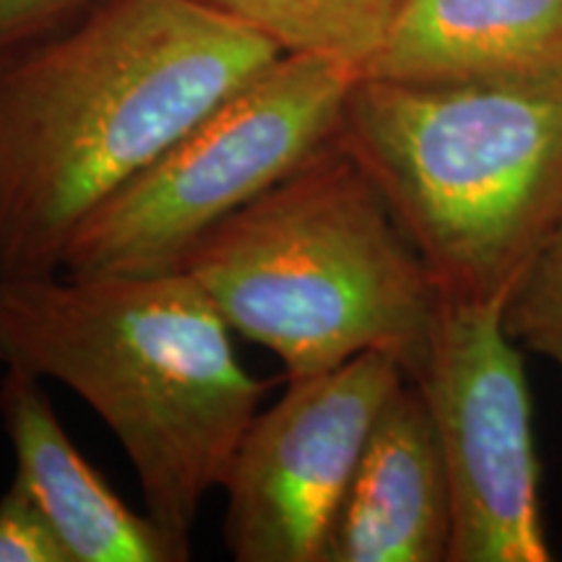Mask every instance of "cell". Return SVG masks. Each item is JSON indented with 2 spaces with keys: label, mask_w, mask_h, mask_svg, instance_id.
Segmentation results:
<instances>
[{
  "label": "cell",
  "mask_w": 562,
  "mask_h": 562,
  "mask_svg": "<svg viewBox=\"0 0 562 562\" xmlns=\"http://www.w3.org/2000/svg\"><path fill=\"white\" fill-rule=\"evenodd\" d=\"M281 55L201 0H100L0 58V277L63 271L91 211Z\"/></svg>",
  "instance_id": "6da1fadb"
},
{
  "label": "cell",
  "mask_w": 562,
  "mask_h": 562,
  "mask_svg": "<svg viewBox=\"0 0 562 562\" xmlns=\"http://www.w3.org/2000/svg\"><path fill=\"white\" fill-rule=\"evenodd\" d=\"M0 364L87 404L128 456L146 513L182 547L269 389L182 269L0 277Z\"/></svg>",
  "instance_id": "7a4b0ae2"
},
{
  "label": "cell",
  "mask_w": 562,
  "mask_h": 562,
  "mask_svg": "<svg viewBox=\"0 0 562 562\" xmlns=\"http://www.w3.org/2000/svg\"><path fill=\"white\" fill-rule=\"evenodd\" d=\"M180 269L284 381L368 351L412 375L438 313L430 271L341 136L211 229Z\"/></svg>",
  "instance_id": "3957f363"
},
{
  "label": "cell",
  "mask_w": 562,
  "mask_h": 562,
  "mask_svg": "<svg viewBox=\"0 0 562 562\" xmlns=\"http://www.w3.org/2000/svg\"><path fill=\"white\" fill-rule=\"evenodd\" d=\"M341 140L442 300H505L562 203V79L360 76Z\"/></svg>",
  "instance_id": "277c9868"
},
{
  "label": "cell",
  "mask_w": 562,
  "mask_h": 562,
  "mask_svg": "<svg viewBox=\"0 0 562 562\" xmlns=\"http://www.w3.org/2000/svg\"><path fill=\"white\" fill-rule=\"evenodd\" d=\"M360 74L284 53L76 229L68 273L178 271L195 245L339 136Z\"/></svg>",
  "instance_id": "5b68a950"
},
{
  "label": "cell",
  "mask_w": 562,
  "mask_h": 562,
  "mask_svg": "<svg viewBox=\"0 0 562 562\" xmlns=\"http://www.w3.org/2000/svg\"><path fill=\"white\" fill-rule=\"evenodd\" d=\"M505 300H442L412 381L451 484L448 562L552 560L539 501L531 396Z\"/></svg>",
  "instance_id": "8992f818"
},
{
  "label": "cell",
  "mask_w": 562,
  "mask_h": 562,
  "mask_svg": "<svg viewBox=\"0 0 562 562\" xmlns=\"http://www.w3.org/2000/svg\"><path fill=\"white\" fill-rule=\"evenodd\" d=\"M402 362L368 351L286 381L232 456L224 542L237 562H323L336 510L372 427L406 381Z\"/></svg>",
  "instance_id": "52a82bcc"
},
{
  "label": "cell",
  "mask_w": 562,
  "mask_h": 562,
  "mask_svg": "<svg viewBox=\"0 0 562 562\" xmlns=\"http://www.w3.org/2000/svg\"><path fill=\"white\" fill-rule=\"evenodd\" d=\"M451 484L412 378L372 427L336 510L323 562H448Z\"/></svg>",
  "instance_id": "ba28073f"
},
{
  "label": "cell",
  "mask_w": 562,
  "mask_h": 562,
  "mask_svg": "<svg viewBox=\"0 0 562 562\" xmlns=\"http://www.w3.org/2000/svg\"><path fill=\"white\" fill-rule=\"evenodd\" d=\"M40 378L3 370L0 425L9 438L16 474L45 513L70 562H186L182 547L154 521L112 492L83 459L42 389Z\"/></svg>",
  "instance_id": "9c48e42d"
},
{
  "label": "cell",
  "mask_w": 562,
  "mask_h": 562,
  "mask_svg": "<svg viewBox=\"0 0 562 562\" xmlns=\"http://www.w3.org/2000/svg\"><path fill=\"white\" fill-rule=\"evenodd\" d=\"M368 79H562V0H404Z\"/></svg>",
  "instance_id": "30bf717a"
},
{
  "label": "cell",
  "mask_w": 562,
  "mask_h": 562,
  "mask_svg": "<svg viewBox=\"0 0 562 562\" xmlns=\"http://www.w3.org/2000/svg\"><path fill=\"white\" fill-rule=\"evenodd\" d=\"M271 40L281 53L321 55L364 74L404 0H201Z\"/></svg>",
  "instance_id": "8fae6325"
},
{
  "label": "cell",
  "mask_w": 562,
  "mask_h": 562,
  "mask_svg": "<svg viewBox=\"0 0 562 562\" xmlns=\"http://www.w3.org/2000/svg\"><path fill=\"white\" fill-rule=\"evenodd\" d=\"M513 339L562 370V203L505 305Z\"/></svg>",
  "instance_id": "7c38bea8"
},
{
  "label": "cell",
  "mask_w": 562,
  "mask_h": 562,
  "mask_svg": "<svg viewBox=\"0 0 562 562\" xmlns=\"http://www.w3.org/2000/svg\"><path fill=\"white\" fill-rule=\"evenodd\" d=\"M0 562H70L45 513L19 482L0 495Z\"/></svg>",
  "instance_id": "4fadbf2b"
},
{
  "label": "cell",
  "mask_w": 562,
  "mask_h": 562,
  "mask_svg": "<svg viewBox=\"0 0 562 562\" xmlns=\"http://www.w3.org/2000/svg\"><path fill=\"white\" fill-rule=\"evenodd\" d=\"M100 0H0V58L66 30Z\"/></svg>",
  "instance_id": "5bb4252c"
}]
</instances>
